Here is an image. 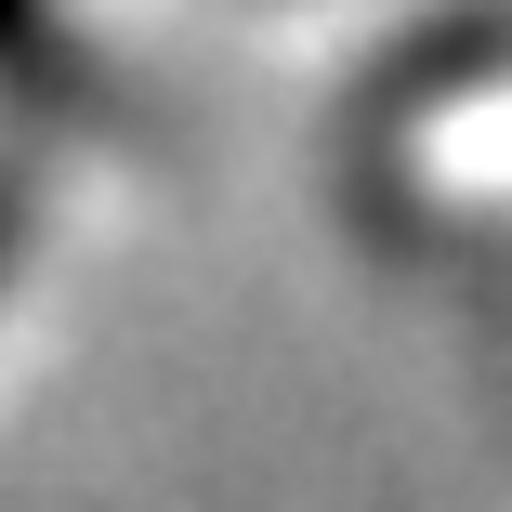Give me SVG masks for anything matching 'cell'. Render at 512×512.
Here are the masks:
<instances>
[{"instance_id": "6da1fadb", "label": "cell", "mask_w": 512, "mask_h": 512, "mask_svg": "<svg viewBox=\"0 0 512 512\" xmlns=\"http://www.w3.org/2000/svg\"><path fill=\"white\" fill-rule=\"evenodd\" d=\"M0 224H14V211H0Z\"/></svg>"}]
</instances>
